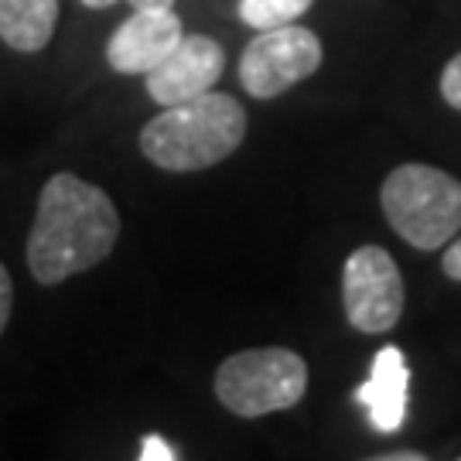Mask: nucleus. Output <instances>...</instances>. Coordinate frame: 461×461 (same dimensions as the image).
<instances>
[{"label":"nucleus","mask_w":461,"mask_h":461,"mask_svg":"<svg viewBox=\"0 0 461 461\" xmlns=\"http://www.w3.org/2000/svg\"><path fill=\"white\" fill-rule=\"evenodd\" d=\"M116 240L120 212L113 198L72 171H59L38 195L24 260L41 287H55L103 264L113 253Z\"/></svg>","instance_id":"f257e3e1"},{"label":"nucleus","mask_w":461,"mask_h":461,"mask_svg":"<svg viewBox=\"0 0 461 461\" xmlns=\"http://www.w3.org/2000/svg\"><path fill=\"white\" fill-rule=\"evenodd\" d=\"M247 137V110L236 96L226 93H202L144 123L140 150L154 167L171 175L205 171L232 158Z\"/></svg>","instance_id":"f03ea898"},{"label":"nucleus","mask_w":461,"mask_h":461,"mask_svg":"<svg viewBox=\"0 0 461 461\" xmlns=\"http://www.w3.org/2000/svg\"><path fill=\"white\" fill-rule=\"evenodd\" d=\"M390 230L413 249H445L461 230V182L441 167L400 165L379 188Z\"/></svg>","instance_id":"7ed1b4c3"},{"label":"nucleus","mask_w":461,"mask_h":461,"mask_svg":"<svg viewBox=\"0 0 461 461\" xmlns=\"http://www.w3.org/2000/svg\"><path fill=\"white\" fill-rule=\"evenodd\" d=\"M308 393V363L294 348H243L215 369V400L243 420L297 407Z\"/></svg>","instance_id":"20e7f679"},{"label":"nucleus","mask_w":461,"mask_h":461,"mask_svg":"<svg viewBox=\"0 0 461 461\" xmlns=\"http://www.w3.org/2000/svg\"><path fill=\"white\" fill-rule=\"evenodd\" d=\"M321 41L312 28H270L260 32L240 59V83L249 96L257 99H277L280 93L294 89L297 83L312 79L321 68Z\"/></svg>","instance_id":"39448f33"},{"label":"nucleus","mask_w":461,"mask_h":461,"mask_svg":"<svg viewBox=\"0 0 461 461\" xmlns=\"http://www.w3.org/2000/svg\"><path fill=\"white\" fill-rule=\"evenodd\" d=\"M403 277L383 247H359L342 267V304L348 325L363 335H386L403 314Z\"/></svg>","instance_id":"423d86ee"},{"label":"nucleus","mask_w":461,"mask_h":461,"mask_svg":"<svg viewBox=\"0 0 461 461\" xmlns=\"http://www.w3.org/2000/svg\"><path fill=\"white\" fill-rule=\"evenodd\" d=\"M226 68V51L209 34H182L161 66L144 76V89L158 106H175L209 93Z\"/></svg>","instance_id":"0eeeda50"},{"label":"nucleus","mask_w":461,"mask_h":461,"mask_svg":"<svg viewBox=\"0 0 461 461\" xmlns=\"http://www.w3.org/2000/svg\"><path fill=\"white\" fill-rule=\"evenodd\" d=\"M182 34V17L171 7H133L106 41V62L120 76H148L175 51Z\"/></svg>","instance_id":"6e6552de"},{"label":"nucleus","mask_w":461,"mask_h":461,"mask_svg":"<svg viewBox=\"0 0 461 461\" xmlns=\"http://www.w3.org/2000/svg\"><path fill=\"white\" fill-rule=\"evenodd\" d=\"M356 400L369 413V424L379 434H393L407 420V403H411V366L407 356L396 346H383L373 356V373L363 386L356 390Z\"/></svg>","instance_id":"1a4fd4ad"},{"label":"nucleus","mask_w":461,"mask_h":461,"mask_svg":"<svg viewBox=\"0 0 461 461\" xmlns=\"http://www.w3.org/2000/svg\"><path fill=\"white\" fill-rule=\"evenodd\" d=\"M59 0H0V41L34 55L55 38Z\"/></svg>","instance_id":"9d476101"},{"label":"nucleus","mask_w":461,"mask_h":461,"mask_svg":"<svg viewBox=\"0 0 461 461\" xmlns=\"http://www.w3.org/2000/svg\"><path fill=\"white\" fill-rule=\"evenodd\" d=\"M312 4L314 0H240V17L253 32H270V28L294 24Z\"/></svg>","instance_id":"9b49d317"},{"label":"nucleus","mask_w":461,"mask_h":461,"mask_svg":"<svg viewBox=\"0 0 461 461\" xmlns=\"http://www.w3.org/2000/svg\"><path fill=\"white\" fill-rule=\"evenodd\" d=\"M441 96H445L447 106L461 110V51L447 62L445 72H441Z\"/></svg>","instance_id":"f8f14e48"},{"label":"nucleus","mask_w":461,"mask_h":461,"mask_svg":"<svg viewBox=\"0 0 461 461\" xmlns=\"http://www.w3.org/2000/svg\"><path fill=\"white\" fill-rule=\"evenodd\" d=\"M178 447L165 441L161 434H148L144 441H140V461H178Z\"/></svg>","instance_id":"ddd939ff"},{"label":"nucleus","mask_w":461,"mask_h":461,"mask_svg":"<svg viewBox=\"0 0 461 461\" xmlns=\"http://www.w3.org/2000/svg\"><path fill=\"white\" fill-rule=\"evenodd\" d=\"M11 308H14V280H11V274H7V267L0 264V335L7 331Z\"/></svg>","instance_id":"4468645a"},{"label":"nucleus","mask_w":461,"mask_h":461,"mask_svg":"<svg viewBox=\"0 0 461 461\" xmlns=\"http://www.w3.org/2000/svg\"><path fill=\"white\" fill-rule=\"evenodd\" d=\"M441 270H445L447 280L461 284V236H455L445 247V257H441Z\"/></svg>","instance_id":"2eb2a0df"},{"label":"nucleus","mask_w":461,"mask_h":461,"mask_svg":"<svg viewBox=\"0 0 461 461\" xmlns=\"http://www.w3.org/2000/svg\"><path fill=\"white\" fill-rule=\"evenodd\" d=\"M376 461H424L420 451H393V455H379Z\"/></svg>","instance_id":"dca6fc26"},{"label":"nucleus","mask_w":461,"mask_h":461,"mask_svg":"<svg viewBox=\"0 0 461 461\" xmlns=\"http://www.w3.org/2000/svg\"><path fill=\"white\" fill-rule=\"evenodd\" d=\"M131 7H175V0H127Z\"/></svg>","instance_id":"f3484780"},{"label":"nucleus","mask_w":461,"mask_h":461,"mask_svg":"<svg viewBox=\"0 0 461 461\" xmlns=\"http://www.w3.org/2000/svg\"><path fill=\"white\" fill-rule=\"evenodd\" d=\"M86 7H93V11H103V7H113L116 0H83Z\"/></svg>","instance_id":"a211bd4d"}]
</instances>
